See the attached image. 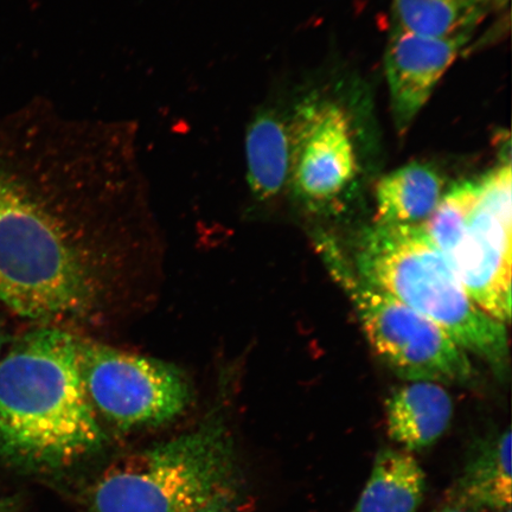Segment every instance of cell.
Returning <instances> with one entry per match:
<instances>
[{"instance_id": "15", "label": "cell", "mask_w": 512, "mask_h": 512, "mask_svg": "<svg viewBox=\"0 0 512 512\" xmlns=\"http://www.w3.org/2000/svg\"><path fill=\"white\" fill-rule=\"evenodd\" d=\"M393 23L414 35L452 40L472 37L494 0H392Z\"/></svg>"}, {"instance_id": "9", "label": "cell", "mask_w": 512, "mask_h": 512, "mask_svg": "<svg viewBox=\"0 0 512 512\" xmlns=\"http://www.w3.org/2000/svg\"><path fill=\"white\" fill-rule=\"evenodd\" d=\"M471 37L435 40L401 29L393 23L384 54L390 110L396 131L405 134L434 88Z\"/></svg>"}, {"instance_id": "3", "label": "cell", "mask_w": 512, "mask_h": 512, "mask_svg": "<svg viewBox=\"0 0 512 512\" xmlns=\"http://www.w3.org/2000/svg\"><path fill=\"white\" fill-rule=\"evenodd\" d=\"M242 483L219 416L195 431L120 458L102 473L91 512H236Z\"/></svg>"}, {"instance_id": "1", "label": "cell", "mask_w": 512, "mask_h": 512, "mask_svg": "<svg viewBox=\"0 0 512 512\" xmlns=\"http://www.w3.org/2000/svg\"><path fill=\"white\" fill-rule=\"evenodd\" d=\"M142 185L137 140L119 121L68 117L47 194L0 170V303L38 322L94 315L105 265L88 222Z\"/></svg>"}, {"instance_id": "6", "label": "cell", "mask_w": 512, "mask_h": 512, "mask_svg": "<svg viewBox=\"0 0 512 512\" xmlns=\"http://www.w3.org/2000/svg\"><path fill=\"white\" fill-rule=\"evenodd\" d=\"M316 246L326 270L354 307L371 349L393 373L444 386L473 379L469 355L439 326L363 279L330 236H319Z\"/></svg>"}, {"instance_id": "17", "label": "cell", "mask_w": 512, "mask_h": 512, "mask_svg": "<svg viewBox=\"0 0 512 512\" xmlns=\"http://www.w3.org/2000/svg\"><path fill=\"white\" fill-rule=\"evenodd\" d=\"M509 2V0H494V4L495 6H497V8H504L505 5H507Z\"/></svg>"}, {"instance_id": "8", "label": "cell", "mask_w": 512, "mask_h": 512, "mask_svg": "<svg viewBox=\"0 0 512 512\" xmlns=\"http://www.w3.org/2000/svg\"><path fill=\"white\" fill-rule=\"evenodd\" d=\"M290 187L312 207L342 198L361 172L354 125L345 107L329 99H310L292 117Z\"/></svg>"}, {"instance_id": "19", "label": "cell", "mask_w": 512, "mask_h": 512, "mask_svg": "<svg viewBox=\"0 0 512 512\" xmlns=\"http://www.w3.org/2000/svg\"><path fill=\"white\" fill-rule=\"evenodd\" d=\"M505 512H511V509H509V510H507V511H505Z\"/></svg>"}, {"instance_id": "7", "label": "cell", "mask_w": 512, "mask_h": 512, "mask_svg": "<svg viewBox=\"0 0 512 512\" xmlns=\"http://www.w3.org/2000/svg\"><path fill=\"white\" fill-rule=\"evenodd\" d=\"M79 355L95 412L123 430L166 424L189 406L190 382L174 364L81 338Z\"/></svg>"}, {"instance_id": "12", "label": "cell", "mask_w": 512, "mask_h": 512, "mask_svg": "<svg viewBox=\"0 0 512 512\" xmlns=\"http://www.w3.org/2000/svg\"><path fill=\"white\" fill-rule=\"evenodd\" d=\"M445 182L433 165L413 162L382 177L375 189L376 222L419 226L444 196Z\"/></svg>"}, {"instance_id": "2", "label": "cell", "mask_w": 512, "mask_h": 512, "mask_svg": "<svg viewBox=\"0 0 512 512\" xmlns=\"http://www.w3.org/2000/svg\"><path fill=\"white\" fill-rule=\"evenodd\" d=\"M80 338L46 326L0 360V457L53 471L105 446L106 434L83 384Z\"/></svg>"}, {"instance_id": "10", "label": "cell", "mask_w": 512, "mask_h": 512, "mask_svg": "<svg viewBox=\"0 0 512 512\" xmlns=\"http://www.w3.org/2000/svg\"><path fill=\"white\" fill-rule=\"evenodd\" d=\"M453 401L444 384L409 381L384 405L389 438L401 450H425L443 437L453 418Z\"/></svg>"}, {"instance_id": "5", "label": "cell", "mask_w": 512, "mask_h": 512, "mask_svg": "<svg viewBox=\"0 0 512 512\" xmlns=\"http://www.w3.org/2000/svg\"><path fill=\"white\" fill-rule=\"evenodd\" d=\"M511 182L507 162L457 183L421 224L473 302L503 324L511 319Z\"/></svg>"}, {"instance_id": "16", "label": "cell", "mask_w": 512, "mask_h": 512, "mask_svg": "<svg viewBox=\"0 0 512 512\" xmlns=\"http://www.w3.org/2000/svg\"><path fill=\"white\" fill-rule=\"evenodd\" d=\"M435 512H478V511L473 510L471 508H467V507H465V505L452 502L448 505H445V507L440 508L439 510H437Z\"/></svg>"}, {"instance_id": "11", "label": "cell", "mask_w": 512, "mask_h": 512, "mask_svg": "<svg viewBox=\"0 0 512 512\" xmlns=\"http://www.w3.org/2000/svg\"><path fill=\"white\" fill-rule=\"evenodd\" d=\"M292 156V119L262 108L246 132L247 183L255 200H274L290 184Z\"/></svg>"}, {"instance_id": "13", "label": "cell", "mask_w": 512, "mask_h": 512, "mask_svg": "<svg viewBox=\"0 0 512 512\" xmlns=\"http://www.w3.org/2000/svg\"><path fill=\"white\" fill-rule=\"evenodd\" d=\"M453 502L473 510L505 512L511 507V431L475 448L453 490Z\"/></svg>"}, {"instance_id": "18", "label": "cell", "mask_w": 512, "mask_h": 512, "mask_svg": "<svg viewBox=\"0 0 512 512\" xmlns=\"http://www.w3.org/2000/svg\"><path fill=\"white\" fill-rule=\"evenodd\" d=\"M4 343L3 332L0 331V349H2Z\"/></svg>"}, {"instance_id": "14", "label": "cell", "mask_w": 512, "mask_h": 512, "mask_svg": "<svg viewBox=\"0 0 512 512\" xmlns=\"http://www.w3.org/2000/svg\"><path fill=\"white\" fill-rule=\"evenodd\" d=\"M425 492L426 473L412 453L384 448L352 512H416Z\"/></svg>"}, {"instance_id": "4", "label": "cell", "mask_w": 512, "mask_h": 512, "mask_svg": "<svg viewBox=\"0 0 512 512\" xmlns=\"http://www.w3.org/2000/svg\"><path fill=\"white\" fill-rule=\"evenodd\" d=\"M352 266L450 336L466 354L503 374L509 366L505 324L473 302L457 275L419 226L375 223L358 238Z\"/></svg>"}]
</instances>
